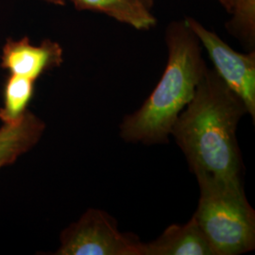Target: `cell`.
<instances>
[{
    "label": "cell",
    "instance_id": "cell-6",
    "mask_svg": "<svg viewBox=\"0 0 255 255\" xmlns=\"http://www.w3.org/2000/svg\"><path fill=\"white\" fill-rule=\"evenodd\" d=\"M64 63V49L50 39L40 45H33L27 36L20 39L8 38L0 56V67L9 74L22 76L34 82L49 70Z\"/></svg>",
    "mask_w": 255,
    "mask_h": 255
},
{
    "label": "cell",
    "instance_id": "cell-4",
    "mask_svg": "<svg viewBox=\"0 0 255 255\" xmlns=\"http://www.w3.org/2000/svg\"><path fill=\"white\" fill-rule=\"evenodd\" d=\"M54 255H144V243L136 236L121 233L106 212L90 208L62 232Z\"/></svg>",
    "mask_w": 255,
    "mask_h": 255
},
{
    "label": "cell",
    "instance_id": "cell-13",
    "mask_svg": "<svg viewBox=\"0 0 255 255\" xmlns=\"http://www.w3.org/2000/svg\"><path fill=\"white\" fill-rule=\"evenodd\" d=\"M45 1L57 6H64L65 4V0H45Z\"/></svg>",
    "mask_w": 255,
    "mask_h": 255
},
{
    "label": "cell",
    "instance_id": "cell-11",
    "mask_svg": "<svg viewBox=\"0 0 255 255\" xmlns=\"http://www.w3.org/2000/svg\"><path fill=\"white\" fill-rule=\"evenodd\" d=\"M231 14L233 18L227 24L229 32L253 51L255 44V0H240Z\"/></svg>",
    "mask_w": 255,
    "mask_h": 255
},
{
    "label": "cell",
    "instance_id": "cell-2",
    "mask_svg": "<svg viewBox=\"0 0 255 255\" xmlns=\"http://www.w3.org/2000/svg\"><path fill=\"white\" fill-rule=\"evenodd\" d=\"M167 64L154 90L141 108L123 119L120 135L146 145L168 142L174 123L192 101L207 66L201 44L185 21L169 24L165 33Z\"/></svg>",
    "mask_w": 255,
    "mask_h": 255
},
{
    "label": "cell",
    "instance_id": "cell-9",
    "mask_svg": "<svg viewBox=\"0 0 255 255\" xmlns=\"http://www.w3.org/2000/svg\"><path fill=\"white\" fill-rule=\"evenodd\" d=\"M79 10L105 13L138 30H147L157 23L151 9L141 0H71Z\"/></svg>",
    "mask_w": 255,
    "mask_h": 255
},
{
    "label": "cell",
    "instance_id": "cell-14",
    "mask_svg": "<svg viewBox=\"0 0 255 255\" xmlns=\"http://www.w3.org/2000/svg\"><path fill=\"white\" fill-rule=\"evenodd\" d=\"M141 1L146 5L148 9H152V7L154 5V0H141Z\"/></svg>",
    "mask_w": 255,
    "mask_h": 255
},
{
    "label": "cell",
    "instance_id": "cell-10",
    "mask_svg": "<svg viewBox=\"0 0 255 255\" xmlns=\"http://www.w3.org/2000/svg\"><path fill=\"white\" fill-rule=\"evenodd\" d=\"M35 82L9 74L3 89V106L0 108L2 124H12L22 119L33 98Z\"/></svg>",
    "mask_w": 255,
    "mask_h": 255
},
{
    "label": "cell",
    "instance_id": "cell-5",
    "mask_svg": "<svg viewBox=\"0 0 255 255\" xmlns=\"http://www.w3.org/2000/svg\"><path fill=\"white\" fill-rule=\"evenodd\" d=\"M185 23L207 50L215 70L229 88L236 93L255 120V52L242 54L235 51L219 35L198 20L186 17Z\"/></svg>",
    "mask_w": 255,
    "mask_h": 255
},
{
    "label": "cell",
    "instance_id": "cell-8",
    "mask_svg": "<svg viewBox=\"0 0 255 255\" xmlns=\"http://www.w3.org/2000/svg\"><path fill=\"white\" fill-rule=\"evenodd\" d=\"M45 129V122L28 110L17 122L2 124L0 128V169L15 163L19 157L36 146Z\"/></svg>",
    "mask_w": 255,
    "mask_h": 255
},
{
    "label": "cell",
    "instance_id": "cell-7",
    "mask_svg": "<svg viewBox=\"0 0 255 255\" xmlns=\"http://www.w3.org/2000/svg\"><path fill=\"white\" fill-rule=\"evenodd\" d=\"M144 255H216L207 238L192 219L183 225H171L149 243H144Z\"/></svg>",
    "mask_w": 255,
    "mask_h": 255
},
{
    "label": "cell",
    "instance_id": "cell-1",
    "mask_svg": "<svg viewBox=\"0 0 255 255\" xmlns=\"http://www.w3.org/2000/svg\"><path fill=\"white\" fill-rule=\"evenodd\" d=\"M246 106L221 80L205 67L192 101L176 119L171 134L194 174L241 181L243 168L237 125Z\"/></svg>",
    "mask_w": 255,
    "mask_h": 255
},
{
    "label": "cell",
    "instance_id": "cell-3",
    "mask_svg": "<svg viewBox=\"0 0 255 255\" xmlns=\"http://www.w3.org/2000/svg\"><path fill=\"white\" fill-rule=\"evenodd\" d=\"M200 200L193 219L216 255H238L255 250V212L242 181L195 174Z\"/></svg>",
    "mask_w": 255,
    "mask_h": 255
},
{
    "label": "cell",
    "instance_id": "cell-12",
    "mask_svg": "<svg viewBox=\"0 0 255 255\" xmlns=\"http://www.w3.org/2000/svg\"><path fill=\"white\" fill-rule=\"evenodd\" d=\"M218 1L224 7V9L231 13L233 9L235 8V6L240 0H218Z\"/></svg>",
    "mask_w": 255,
    "mask_h": 255
}]
</instances>
